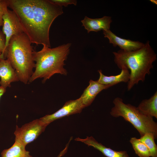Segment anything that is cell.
<instances>
[{
  "mask_svg": "<svg viewBox=\"0 0 157 157\" xmlns=\"http://www.w3.org/2000/svg\"><path fill=\"white\" fill-rule=\"evenodd\" d=\"M7 7L17 16L24 32L31 43L51 47L50 27L63 13V7L49 0H5Z\"/></svg>",
  "mask_w": 157,
  "mask_h": 157,
  "instance_id": "6da1fadb",
  "label": "cell"
},
{
  "mask_svg": "<svg viewBox=\"0 0 157 157\" xmlns=\"http://www.w3.org/2000/svg\"><path fill=\"white\" fill-rule=\"evenodd\" d=\"M113 53L114 61L120 69L124 67L130 70L127 86L128 91L140 81H144L146 75L151 74L150 70L153 67V63L157 59L156 54L149 41L138 50L131 51L120 50Z\"/></svg>",
  "mask_w": 157,
  "mask_h": 157,
  "instance_id": "7a4b0ae2",
  "label": "cell"
},
{
  "mask_svg": "<svg viewBox=\"0 0 157 157\" xmlns=\"http://www.w3.org/2000/svg\"><path fill=\"white\" fill-rule=\"evenodd\" d=\"M71 45V43H68L52 48L43 46L40 51H34L33 59L35 62V69L28 83L38 78H43L44 83L56 74L66 76L67 72L63 66Z\"/></svg>",
  "mask_w": 157,
  "mask_h": 157,
  "instance_id": "3957f363",
  "label": "cell"
},
{
  "mask_svg": "<svg viewBox=\"0 0 157 157\" xmlns=\"http://www.w3.org/2000/svg\"><path fill=\"white\" fill-rule=\"evenodd\" d=\"M31 42L24 33L13 36L6 49V57L15 70L19 80L28 83L35 67Z\"/></svg>",
  "mask_w": 157,
  "mask_h": 157,
  "instance_id": "277c9868",
  "label": "cell"
},
{
  "mask_svg": "<svg viewBox=\"0 0 157 157\" xmlns=\"http://www.w3.org/2000/svg\"><path fill=\"white\" fill-rule=\"evenodd\" d=\"M113 103L114 106L110 112L113 117H121L130 123L138 131L140 137L147 133H152L155 139L157 137V123L153 117L142 113L136 107L130 104L124 103L119 97L115 98Z\"/></svg>",
  "mask_w": 157,
  "mask_h": 157,
  "instance_id": "5b68a950",
  "label": "cell"
},
{
  "mask_svg": "<svg viewBox=\"0 0 157 157\" xmlns=\"http://www.w3.org/2000/svg\"><path fill=\"white\" fill-rule=\"evenodd\" d=\"M47 126L40 119L26 123L20 127L16 125L14 132L15 140L26 147L36 140L44 132Z\"/></svg>",
  "mask_w": 157,
  "mask_h": 157,
  "instance_id": "8992f818",
  "label": "cell"
},
{
  "mask_svg": "<svg viewBox=\"0 0 157 157\" xmlns=\"http://www.w3.org/2000/svg\"><path fill=\"white\" fill-rule=\"evenodd\" d=\"M4 0V4L3 16V24L2 31L6 37V50L10 40L13 36L24 32L17 15L14 11L8 8L5 0Z\"/></svg>",
  "mask_w": 157,
  "mask_h": 157,
  "instance_id": "52a82bcc",
  "label": "cell"
},
{
  "mask_svg": "<svg viewBox=\"0 0 157 157\" xmlns=\"http://www.w3.org/2000/svg\"><path fill=\"white\" fill-rule=\"evenodd\" d=\"M81 98L66 102L63 106L55 113L48 114L40 119L47 125L57 119L73 114L80 113L85 108Z\"/></svg>",
  "mask_w": 157,
  "mask_h": 157,
  "instance_id": "ba28073f",
  "label": "cell"
},
{
  "mask_svg": "<svg viewBox=\"0 0 157 157\" xmlns=\"http://www.w3.org/2000/svg\"><path fill=\"white\" fill-rule=\"evenodd\" d=\"M104 37L108 38L110 43L114 47L118 46L121 50L131 51L138 50L143 47L145 43L139 41L131 40L121 38L116 35L110 30H103Z\"/></svg>",
  "mask_w": 157,
  "mask_h": 157,
  "instance_id": "9c48e42d",
  "label": "cell"
},
{
  "mask_svg": "<svg viewBox=\"0 0 157 157\" xmlns=\"http://www.w3.org/2000/svg\"><path fill=\"white\" fill-rule=\"evenodd\" d=\"M0 86L6 88L11 86L12 83L19 81L17 75L9 60L0 61Z\"/></svg>",
  "mask_w": 157,
  "mask_h": 157,
  "instance_id": "30bf717a",
  "label": "cell"
},
{
  "mask_svg": "<svg viewBox=\"0 0 157 157\" xmlns=\"http://www.w3.org/2000/svg\"><path fill=\"white\" fill-rule=\"evenodd\" d=\"M89 85L84 90L80 97L85 107L91 104L97 95L102 90L113 86L104 85L99 83L97 81L90 80Z\"/></svg>",
  "mask_w": 157,
  "mask_h": 157,
  "instance_id": "8fae6325",
  "label": "cell"
},
{
  "mask_svg": "<svg viewBox=\"0 0 157 157\" xmlns=\"http://www.w3.org/2000/svg\"><path fill=\"white\" fill-rule=\"evenodd\" d=\"M75 140L84 143L88 146H92L101 152L106 157H129L126 151H119L114 150L110 148H108L99 143L93 137H87L85 139L77 138Z\"/></svg>",
  "mask_w": 157,
  "mask_h": 157,
  "instance_id": "7c38bea8",
  "label": "cell"
},
{
  "mask_svg": "<svg viewBox=\"0 0 157 157\" xmlns=\"http://www.w3.org/2000/svg\"><path fill=\"white\" fill-rule=\"evenodd\" d=\"M81 22L82 26L87 30L88 33L91 31L97 32L101 30H110L112 20L110 16H104L101 18L92 19L85 16Z\"/></svg>",
  "mask_w": 157,
  "mask_h": 157,
  "instance_id": "4fadbf2b",
  "label": "cell"
},
{
  "mask_svg": "<svg viewBox=\"0 0 157 157\" xmlns=\"http://www.w3.org/2000/svg\"><path fill=\"white\" fill-rule=\"evenodd\" d=\"M120 69L121 71L119 74L109 76L104 75L101 70H98V71L99 74V77L97 81L103 85H113L121 82L128 83L130 77L129 69L124 67H122Z\"/></svg>",
  "mask_w": 157,
  "mask_h": 157,
  "instance_id": "5bb4252c",
  "label": "cell"
},
{
  "mask_svg": "<svg viewBox=\"0 0 157 157\" xmlns=\"http://www.w3.org/2000/svg\"><path fill=\"white\" fill-rule=\"evenodd\" d=\"M137 107L144 114L157 119V91L149 99L143 100Z\"/></svg>",
  "mask_w": 157,
  "mask_h": 157,
  "instance_id": "9a60e30c",
  "label": "cell"
},
{
  "mask_svg": "<svg viewBox=\"0 0 157 157\" xmlns=\"http://www.w3.org/2000/svg\"><path fill=\"white\" fill-rule=\"evenodd\" d=\"M26 147L17 140L9 148L3 150L1 157H33L30 152L26 150Z\"/></svg>",
  "mask_w": 157,
  "mask_h": 157,
  "instance_id": "2e32d148",
  "label": "cell"
},
{
  "mask_svg": "<svg viewBox=\"0 0 157 157\" xmlns=\"http://www.w3.org/2000/svg\"><path fill=\"white\" fill-rule=\"evenodd\" d=\"M135 153L139 157H150L149 151L146 145L139 139L131 138L130 140Z\"/></svg>",
  "mask_w": 157,
  "mask_h": 157,
  "instance_id": "e0dca14e",
  "label": "cell"
},
{
  "mask_svg": "<svg viewBox=\"0 0 157 157\" xmlns=\"http://www.w3.org/2000/svg\"><path fill=\"white\" fill-rule=\"evenodd\" d=\"M149 149L151 157H157V146L155 144L154 134L151 133H147L139 139Z\"/></svg>",
  "mask_w": 157,
  "mask_h": 157,
  "instance_id": "ac0fdd59",
  "label": "cell"
},
{
  "mask_svg": "<svg viewBox=\"0 0 157 157\" xmlns=\"http://www.w3.org/2000/svg\"><path fill=\"white\" fill-rule=\"evenodd\" d=\"M50 1L60 6H67L69 4L77 5V1L75 0H49Z\"/></svg>",
  "mask_w": 157,
  "mask_h": 157,
  "instance_id": "d6986e66",
  "label": "cell"
},
{
  "mask_svg": "<svg viewBox=\"0 0 157 157\" xmlns=\"http://www.w3.org/2000/svg\"><path fill=\"white\" fill-rule=\"evenodd\" d=\"M6 37L2 31L0 30V52L2 53L5 56L6 51Z\"/></svg>",
  "mask_w": 157,
  "mask_h": 157,
  "instance_id": "ffe728a7",
  "label": "cell"
},
{
  "mask_svg": "<svg viewBox=\"0 0 157 157\" xmlns=\"http://www.w3.org/2000/svg\"><path fill=\"white\" fill-rule=\"evenodd\" d=\"M4 4V0H0V27L3 26V7Z\"/></svg>",
  "mask_w": 157,
  "mask_h": 157,
  "instance_id": "44dd1931",
  "label": "cell"
},
{
  "mask_svg": "<svg viewBox=\"0 0 157 157\" xmlns=\"http://www.w3.org/2000/svg\"><path fill=\"white\" fill-rule=\"evenodd\" d=\"M6 91L5 88L0 85V99L2 96L4 94Z\"/></svg>",
  "mask_w": 157,
  "mask_h": 157,
  "instance_id": "7402d4cb",
  "label": "cell"
},
{
  "mask_svg": "<svg viewBox=\"0 0 157 157\" xmlns=\"http://www.w3.org/2000/svg\"><path fill=\"white\" fill-rule=\"evenodd\" d=\"M67 149V147L66 146L65 148L60 152L57 157H61L66 152Z\"/></svg>",
  "mask_w": 157,
  "mask_h": 157,
  "instance_id": "603a6c76",
  "label": "cell"
},
{
  "mask_svg": "<svg viewBox=\"0 0 157 157\" xmlns=\"http://www.w3.org/2000/svg\"><path fill=\"white\" fill-rule=\"evenodd\" d=\"M4 59H5L4 56L2 53L0 52V61L1 60Z\"/></svg>",
  "mask_w": 157,
  "mask_h": 157,
  "instance_id": "cb8c5ba5",
  "label": "cell"
},
{
  "mask_svg": "<svg viewBox=\"0 0 157 157\" xmlns=\"http://www.w3.org/2000/svg\"><path fill=\"white\" fill-rule=\"evenodd\" d=\"M150 1L152 3L156 5L157 4V1L156 0H150Z\"/></svg>",
  "mask_w": 157,
  "mask_h": 157,
  "instance_id": "d4e9b609",
  "label": "cell"
},
{
  "mask_svg": "<svg viewBox=\"0 0 157 157\" xmlns=\"http://www.w3.org/2000/svg\"></svg>",
  "mask_w": 157,
  "mask_h": 157,
  "instance_id": "484cf974",
  "label": "cell"
}]
</instances>
